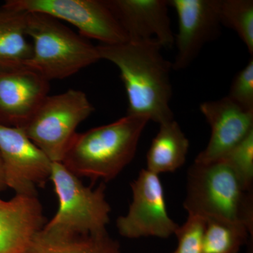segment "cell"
<instances>
[{"label":"cell","mask_w":253,"mask_h":253,"mask_svg":"<svg viewBox=\"0 0 253 253\" xmlns=\"http://www.w3.org/2000/svg\"><path fill=\"white\" fill-rule=\"evenodd\" d=\"M101 59L117 66L128 99L126 115L143 116L161 125L174 120L169 106L172 63L161 54L157 41H127L96 46Z\"/></svg>","instance_id":"1"},{"label":"cell","mask_w":253,"mask_h":253,"mask_svg":"<svg viewBox=\"0 0 253 253\" xmlns=\"http://www.w3.org/2000/svg\"><path fill=\"white\" fill-rule=\"evenodd\" d=\"M149 121L146 117L126 115L110 124L77 132L61 163L79 178L112 180L132 161Z\"/></svg>","instance_id":"2"},{"label":"cell","mask_w":253,"mask_h":253,"mask_svg":"<svg viewBox=\"0 0 253 253\" xmlns=\"http://www.w3.org/2000/svg\"><path fill=\"white\" fill-rule=\"evenodd\" d=\"M253 197L225 163L194 162L188 170L183 206L188 215L243 224L253 235Z\"/></svg>","instance_id":"3"},{"label":"cell","mask_w":253,"mask_h":253,"mask_svg":"<svg viewBox=\"0 0 253 253\" xmlns=\"http://www.w3.org/2000/svg\"><path fill=\"white\" fill-rule=\"evenodd\" d=\"M26 34L33 54L26 66L48 81L71 77L101 60L96 46L49 15L28 12Z\"/></svg>","instance_id":"4"},{"label":"cell","mask_w":253,"mask_h":253,"mask_svg":"<svg viewBox=\"0 0 253 253\" xmlns=\"http://www.w3.org/2000/svg\"><path fill=\"white\" fill-rule=\"evenodd\" d=\"M50 180L54 184L59 208L42 232L58 237L107 232L111 210L106 199L105 183L94 189L84 186L61 163H52Z\"/></svg>","instance_id":"5"},{"label":"cell","mask_w":253,"mask_h":253,"mask_svg":"<svg viewBox=\"0 0 253 253\" xmlns=\"http://www.w3.org/2000/svg\"><path fill=\"white\" fill-rule=\"evenodd\" d=\"M94 111L85 93L76 89L47 96L23 130L52 163H61L78 126Z\"/></svg>","instance_id":"6"},{"label":"cell","mask_w":253,"mask_h":253,"mask_svg":"<svg viewBox=\"0 0 253 253\" xmlns=\"http://www.w3.org/2000/svg\"><path fill=\"white\" fill-rule=\"evenodd\" d=\"M3 6L63 20L77 28L83 38L99 41L102 44L113 45L129 41L104 0H8Z\"/></svg>","instance_id":"7"},{"label":"cell","mask_w":253,"mask_h":253,"mask_svg":"<svg viewBox=\"0 0 253 253\" xmlns=\"http://www.w3.org/2000/svg\"><path fill=\"white\" fill-rule=\"evenodd\" d=\"M132 201L129 211L116 221L118 232L127 239H167L179 225L168 214L164 189L159 175L143 169L131 183Z\"/></svg>","instance_id":"8"},{"label":"cell","mask_w":253,"mask_h":253,"mask_svg":"<svg viewBox=\"0 0 253 253\" xmlns=\"http://www.w3.org/2000/svg\"><path fill=\"white\" fill-rule=\"evenodd\" d=\"M0 155L6 186L16 194L38 196L37 187L50 180L52 162L23 128L0 123Z\"/></svg>","instance_id":"9"},{"label":"cell","mask_w":253,"mask_h":253,"mask_svg":"<svg viewBox=\"0 0 253 253\" xmlns=\"http://www.w3.org/2000/svg\"><path fill=\"white\" fill-rule=\"evenodd\" d=\"M175 9L179 30L174 42L176 54L172 69H185L208 42L217 36L220 28L219 0H169Z\"/></svg>","instance_id":"10"},{"label":"cell","mask_w":253,"mask_h":253,"mask_svg":"<svg viewBox=\"0 0 253 253\" xmlns=\"http://www.w3.org/2000/svg\"><path fill=\"white\" fill-rule=\"evenodd\" d=\"M200 111L211 128L209 142L194 162L207 164L220 161L253 130V111H246L229 98L206 101Z\"/></svg>","instance_id":"11"},{"label":"cell","mask_w":253,"mask_h":253,"mask_svg":"<svg viewBox=\"0 0 253 253\" xmlns=\"http://www.w3.org/2000/svg\"><path fill=\"white\" fill-rule=\"evenodd\" d=\"M49 91V81L25 67L0 72V123L23 127Z\"/></svg>","instance_id":"12"},{"label":"cell","mask_w":253,"mask_h":253,"mask_svg":"<svg viewBox=\"0 0 253 253\" xmlns=\"http://www.w3.org/2000/svg\"><path fill=\"white\" fill-rule=\"evenodd\" d=\"M129 41H157L171 47L174 36L166 0H104Z\"/></svg>","instance_id":"13"},{"label":"cell","mask_w":253,"mask_h":253,"mask_svg":"<svg viewBox=\"0 0 253 253\" xmlns=\"http://www.w3.org/2000/svg\"><path fill=\"white\" fill-rule=\"evenodd\" d=\"M44 226L38 196L16 194L0 199V253H24Z\"/></svg>","instance_id":"14"},{"label":"cell","mask_w":253,"mask_h":253,"mask_svg":"<svg viewBox=\"0 0 253 253\" xmlns=\"http://www.w3.org/2000/svg\"><path fill=\"white\" fill-rule=\"evenodd\" d=\"M28 12L0 8V72L25 67L33 54L28 40Z\"/></svg>","instance_id":"15"},{"label":"cell","mask_w":253,"mask_h":253,"mask_svg":"<svg viewBox=\"0 0 253 253\" xmlns=\"http://www.w3.org/2000/svg\"><path fill=\"white\" fill-rule=\"evenodd\" d=\"M189 149V139L179 123L174 119L162 123L148 151L146 169L158 175L174 172L185 163Z\"/></svg>","instance_id":"16"},{"label":"cell","mask_w":253,"mask_h":253,"mask_svg":"<svg viewBox=\"0 0 253 253\" xmlns=\"http://www.w3.org/2000/svg\"><path fill=\"white\" fill-rule=\"evenodd\" d=\"M24 253H121V246L104 233L58 237L40 231Z\"/></svg>","instance_id":"17"},{"label":"cell","mask_w":253,"mask_h":253,"mask_svg":"<svg viewBox=\"0 0 253 253\" xmlns=\"http://www.w3.org/2000/svg\"><path fill=\"white\" fill-rule=\"evenodd\" d=\"M201 253H238L247 243L249 229L230 221L206 219Z\"/></svg>","instance_id":"18"},{"label":"cell","mask_w":253,"mask_h":253,"mask_svg":"<svg viewBox=\"0 0 253 253\" xmlns=\"http://www.w3.org/2000/svg\"><path fill=\"white\" fill-rule=\"evenodd\" d=\"M221 25L231 28L253 54V0H219Z\"/></svg>","instance_id":"19"},{"label":"cell","mask_w":253,"mask_h":253,"mask_svg":"<svg viewBox=\"0 0 253 253\" xmlns=\"http://www.w3.org/2000/svg\"><path fill=\"white\" fill-rule=\"evenodd\" d=\"M230 167L246 191L253 186V130L234 146L220 161Z\"/></svg>","instance_id":"20"},{"label":"cell","mask_w":253,"mask_h":253,"mask_svg":"<svg viewBox=\"0 0 253 253\" xmlns=\"http://www.w3.org/2000/svg\"><path fill=\"white\" fill-rule=\"evenodd\" d=\"M206 219L196 216H188L187 220L174 232L177 247L172 253H201Z\"/></svg>","instance_id":"21"},{"label":"cell","mask_w":253,"mask_h":253,"mask_svg":"<svg viewBox=\"0 0 253 253\" xmlns=\"http://www.w3.org/2000/svg\"><path fill=\"white\" fill-rule=\"evenodd\" d=\"M227 97L246 111H253V59L238 73Z\"/></svg>","instance_id":"22"},{"label":"cell","mask_w":253,"mask_h":253,"mask_svg":"<svg viewBox=\"0 0 253 253\" xmlns=\"http://www.w3.org/2000/svg\"><path fill=\"white\" fill-rule=\"evenodd\" d=\"M6 180H5V176L4 172V168H3L2 160H1V155H0V193L7 189Z\"/></svg>","instance_id":"23"}]
</instances>
